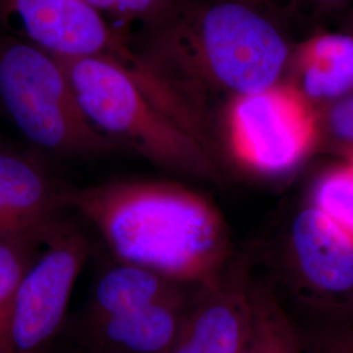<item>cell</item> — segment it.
Wrapping results in <instances>:
<instances>
[{
  "mask_svg": "<svg viewBox=\"0 0 353 353\" xmlns=\"http://www.w3.org/2000/svg\"><path fill=\"white\" fill-rule=\"evenodd\" d=\"M148 20L153 28L134 51L152 81L204 127L208 93L233 99L271 88L292 59L265 0H170Z\"/></svg>",
  "mask_w": 353,
  "mask_h": 353,
  "instance_id": "1",
  "label": "cell"
},
{
  "mask_svg": "<svg viewBox=\"0 0 353 353\" xmlns=\"http://www.w3.org/2000/svg\"><path fill=\"white\" fill-rule=\"evenodd\" d=\"M72 208L99 230L118 261L203 287L227 270V223L202 194L170 181L119 179L63 190Z\"/></svg>",
  "mask_w": 353,
  "mask_h": 353,
  "instance_id": "2",
  "label": "cell"
},
{
  "mask_svg": "<svg viewBox=\"0 0 353 353\" xmlns=\"http://www.w3.org/2000/svg\"><path fill=\"white\" fill-rule=\"evenodd\" d=\"M54 58L102 135L170 172L216 179L210 148L166 115L123 67L102 58Z\"/></svg>",
  "mask_w": 353,
  "mask_h": 353,
  "instance_id": "3",
  "label": "cell"
},
{
  "mask_svg": "<svg viewBox=\"0 0 353 353\" xmlns=\"http://www.w3.org/2000/svg\"><path fill=\"white\" fill-rule=\"evenodd\" d=\"M0 103L17 130L45 151L90 156L113 140L90 125L58 61L30 42L0 45Z\"/></svg>",
  "mask_w": 353,
  "mask_h": 353,
  "instance_id": "4",
  "label": "cell"
},
{
  "mask_svg": "<svg viewBox=\"0 0 353 353\" xmlns=\"http://www.w3.org/2000/svg\"><path fill=\"white\" fill-rule=\"evenodd\" d=\"M225 126L237 163L265 176L293 169L312 151L318 135L310 100L296 84L285 83L230 99Z\"/></svg>",
  "mask_w": 353,
  "mask_h": 353,
  "instance_id": "5",
  "label": "cell"
},
{
  "mask_svg": "<svg viewBox=\"0 0 353 353\" xmlns=\"http://www.w3.org/2000/svg\"><path fill=\"white\" fill-rule=\"evenodd\" d=\"M26 267L8 307L7 353H45L63 325L76 280L88 258L85 236L58 223Z\"/></svg>",
  "mask_w": 353,
  "mask_h": 353,
  "instance_id": "6",
  "label": "cell"
},
{
  "mask_svg": "<svg viewBox=\"0 0 353 353\" xmlns=\"http://www.w3.org/2000/svg\"><path fill=\"white\" fill-rule=\"evenodd\" d=\"M30 43L61 58H102L123 65L134 50L123 30L114 29L84 0H0Z\"/></svg>",
  "mask_w": 353,
  "mask_h": 353,
  "instance_id": "7",
  "label": "cell"
},
{
  "mask_svg": "<svg viewBox=\"0 0 353 353\" xmlns=\"http://www.w3.org/2000/svg\"><path fill=\"white\" fill-rule=\"evenodd\" d=\"M252 316V284L240 271L225 270L196 288L169 353H241Z\"/></svg>",
  "mask_w": 353,
  "mask_h": 353,
  "instance_id": "8",
  "label": "cell"
},
{
  "mask_svg": "<svg viewBox=\"0 0 353 353\" xmlns=\"http://www.w3.org/2000/svg\"><path fill=\"white\" fill-rule=\"evenodd\" d=\"M63 190L34 159L0 147V241L45 240L61 221Z\"/></svg>",
  "mask_w": 353,
  "mask_h": 353,
  "instance_id": "9",
  "label": "cell"
},
{
  "mask_svg": "<svg viewBox=\"0 0 353 353\" xmlns=\"http://www.w3.org/2000/svg\"><path fill=\"white\" fill-rule=\"evenodd\" d=\"M290 250L303 281L327 299L353 293V240L313 204L294 216Z\"/></svg>",
  "mask_w": 353,
  "mask_h": 353,
  "instance_id": "10",
  "label": "cell"
},
{
  "mask_svg": "<svg viewBox=\"0 0 353 353\" xmlns=\"http://www.w3.org/2000/svg\"><path fill=\"white\" fill-rule=\"evenodd\" d=\"M191 297L186 293L123 314L84 319L81 343L89 353H169Z\"/></svg>",
  "mask_w": 353,
  "mask_h": 353,
  "instance_id": "11",
  "label": "cell"
},
{
  "mask_svg": "<svg viewBox=\"0 0 353 353\" xmlns=\"http://www.w3.org/2000/svg\"><path fill=\"white\" fill-rule=\"evenodd\" d=\"M189 285L141 265L118 261L97 280L84 319H100L139 310L183 296Z\"/></svg>",
  "mask_w": 353,
  "mask_h": 353,
  "instance_id": "12",
  "label": "cell"
},
{
  "mask_svg": "<svg viewBox=\"0 0 353 353\" xmlns=\"http://www.w3.org/2000/svg\"><path fill=\"white\" fill-rule=\"evenodd\" d=\"M303 94L310 99H335L353 89L352 34H319L296 51Z\"/></svg>",
  "mask_w": 353,
  "mask_h": 353,
  "instance_id": "13",
  "label": "cell"
},
{
  "mask_svg": "<svg viewBox=\"0 0 353 353\" xmlns=\"http://www.w3.org/2000/svg\"><path fill=\"white\" fill-rule=\"evenodd\" d=\"M241 353H303L301 334L270 290L252 285V325Z\"/></svg>",
  "mask_w": 353,
  "mask_h": 353,
  "instance_id": "14",
  "label": "cell"
},
{
  "mask_svg": "<svg viewBox=\"0 0 353 353\" xmlns=\"http://www.w3.org/2000/svg\"><path fill=\"white\" fill-rule=\"evenodd\" d=\"M312 204L353 240V152L316 182Z\"/></svg>",
  "mask_w": 353,
  "mask_h": 353,
  "instance_id": "15",
  "label": "cell"
},
{
  "mask_svg": "<svg viewBox=\"0 0 353 353\" xmlns=\"http://www.w3.org/2000/svg\"><path fill=\"white\" fill-rule=\"evenodd\" d=\"M45 240L16 239L0 241V353H7L6 325L13 290Z\"/></svg>",
  "mask_w": 353,
  "mask_h": 353,
  "instance_id": "16",
  "label": "cell"
},
{
  "mask_svg": "<svg viewBox=\"0 0 353 353\" xmlns=\"http://www.w3.org/2000/svg\"><path fill=\"white\" fill-rule=\"evenodd\" d=\"M303 344L306 353H353V321L341 316L325 323L303 338Z\"/></svg>",
  "mask_w": 353,
  "mask_h": 353,
  "instance_id": "17",
  "label": "cell"
},
{
  "mask_svg": "<svg viewBox=\"0 0 353 353\" xmlns=\"http://www.w3.org/2000/svg\"><path fill=\"white\" fill-rule=\"evenodd\" d=\"M328 126L336 138L353 144V96L338 102L330 110Z\"/></svg>",
  "mask_w": 353,
  "mask_h": 353,
  "instance_id": "18",
  "label": "cell"
},
{
  "mask_svg": "<svg viewBox=\"0 0 353 353\" xmlns=\"http://www.w3.org/2000/svg\"><path fill=\"white\" fill-rule=\"evenodd\" d=\"M170 0H119L113 12L118 17L128 23L135 19H150L160 12Z\"/></svg>",
  "mask_w": 353,
  "mask_h": 353,
  "instance_id": "19",
  "label": "cell"
},
{
  "mask_svg": "<svg viewBox=\"0 0 353 353\" xmlns=\"http://www.w3.org/2000/svg\"><path fill=\"white\" fill-rule=\"evenodd\" d=\"M84 1L99 11H114L119 3V0H84Z\"/></svg>",
  "mask_w": 353,
  "mask_h": 353,
  "instance_id": "20",
  "label": "cell"
},
{
  "mask_svg": "<svg viewBox=\"0 0 353 353\" xmlns=\"http://www.w3.org/2000/svg\"><path fill=\"white\" fill-rule=\"evenodd\" d=\"M316 4L322 6V7H327V8H332V7H336V6H341L343 3L348 1V0H312Z\"/></svg>",
  "mask_w": 353,
  "mask_h": 353,
  "instance_id": "21",
  "label": "cell"
},
{
  "mask_svg": "<svg viewBox=\"0 0 353 353\" xmlns=\"http://www.w3.org/2000/svg\"><path fill=\"white\" fill-rule=\"evenodd\" d=\"M352 36H353V34H352Z\"/></svg>",
  "mask_w": 353,
  "mask_h": 353,
  "instance_id": "22",
  "label": "cell"
}]
</instances>
